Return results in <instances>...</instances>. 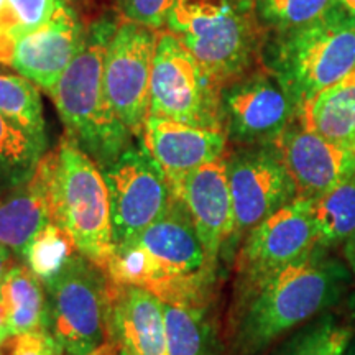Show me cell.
Returning a JSON list of instances; mask_svg holds the SVG:
<instances>
[{"instance_id":"83f0119b","label":"cell","mask_w":355,"mask_h":355,"mask_svg":"<svg viewBox=\"0 0 355 355\" xmlns=\"http://www.w3.org/2000/svg\"><path fill=\"white\" fill-rule=\"evenodd\" d=\"M337 6V0H257L255 12L260 24L286 32L313 24Z\"/></svg>"},{"instance_id":"f546056e","label":"cell","mask_w":355,"mask_h":355,"mask_svg":"<svg viewBox=\"0 0 355 355\" xmlns=\"http://www.w3.org/2000/svg\"><path fill=\"white\" fill-rule=\"evenodd\" d=\"M12 339L10 355H61L46 331L26 332Z\"/></svg>"},{"instance_id":"d6a6232c","label":"cell","mask_w":355,"mask_h":355,"mask_svg":"<svg viewBox=\"0 0 355 355\" xmlns=\"http://www.w3.org/2000/svg\"><path fill=\"white\" fill-rule=\"evenodd\" d=\"M343 318L350 324V327L355 331V290L349 291L343 301Z\"/></svg>"},{"instance_id":"1f68e13d","label":"cell","mask_w":355,"mask_h":355,"mask_svg":"<svg viewBox=\"0 0 355 355\" xmlns=\"http://www.w3.org/2000/svg\"><path fill=\"white\" fill-rule=\"evenodd\" d=\"M343 257L345 265L349 266L350 273H352V277L355 278V230L343 245Z\"/></svg>"},{"instance_id":"74e56055","label":"cell","mask_w":355,"mask_h":355,"mask_svg":"<svg viewBox=\"0 0 355 355\" xmlns=\"http://www.w3.org/2000/svg\"><path fill=\"white\" fill-rule=\"evenodd\" d=\"M64 2H66V3H69L71 7L76 8V7L79 6V3H83V2H84V0H64ZM76 10H78V8H76Z\"/></svg>"},{"instance_id":"d590c367","label":"cell","mask_w":355,"mask_h":355,"mask_svg":"<svg viewBox=\"0 0 355 355\" xmlns=\"http://www.w3.org/2000/svg\"><path fill=\"white\" fill-rule=\"evenodd\" d=\"M337 2H339V6H343L344 8L355 13V0H337Z\"/></svg>"},{"instance_id":"ffe728a7","label":"cell","mask_w":355,"mask_h":355,"mask_svg":"<svg viewBox=\"0 0 355 355\" xmlns=\"http://www.w3.org/2000/svg\"><path fill=\"white\" fill-rule=\"evenodd\" d=\"M0 291L7 308L12 337L44 331L48 311L46 290L42 279L28 266L24 263L13 265L8 270Z\"/></svg>"},{"instance_id":"9c48e42d","label":"cell","mask_w":355,"mask_h":355,"mask_svg":"<svg viewBox=\"0 0 355 355\" xmlns=\"http://www.w3.org/2000/svg\"><path fill=\"white\" fill-rule=\"evenodd\" d=\"M102 175L109 193L114 248L144 232L175 199L165 173L144 144L132 145Z\"/></svg>"},{"instance_id":"e575fe53","label":"cell","mask_w":355,"mask_h":355,"mask_svg":"<svg viewBox=\"0 0 355 355\" xmlns=\"http://www.w3.org/2000/svg\"><path fill=\"white\" fill-rule=\"evenodd\" d=\"M12 259H13V254L10 250H8L7 247H3L2 243H0V286H2L3 279H6L8 270L12 268Z\"/></svg>"},{"instance_id":"277c9868","label":"cell","mask_w":355,"mask_h":355,"mask_svg":"<svg viewBox=\"0 0 355 355\" xmlns=\"http://www.w3.org/2000/svg\"><path fill=\"white\" fill-rule=\"evenodd\" d=\"M46 290L44 331L61 355H117L112 282L107 272L76 252L43 283Z\"/></svg>"},{"instance_id":"ba28073f","label":"cell","mask_w":355,"mask_h":355,"mask_svg":"<svg viewBox=\"0 0 355 355\" xmlns=\"http://www.w3.org/2000/svg\"><path fill=\"white\" fill-rule=\"evenodd\" d=\"M220 89V84L175 35L166 30L159 32L150 83L148 117L222 128Z\"/></svg>"},{"instance_id":"d4e9b609","label":"cell","mask_w":355,"mask_h":355,"mask_svg":"<svg viewBox=\"0 0 355 355\" xmlns=\"http://www.w3.org/2000/svg\"><path fill=\"white\" fill-rule=\"evenodd\" d=\"M44 153L35 141L0 114V189L26 183Z\"/></svg>"},{"instance_id":"603a6c76","label":"cell","mask_w":355,"mask_h":355,"mask_svg":"<svg viewBox=\"0 0 355 355\" xmlns=\"http://www.w3.org/2000/svg\"><path fill=\"white\" fill-rule=\"evenodd\" d=\"M0 114L48 152L46 123L38 86L20 74L0 71Z\"/></svg>"},{"instance_id":"9a60e30c","label":"cell","mask_w":355,"mask_h":355,"mask_svg":"<svg viewBox=\"0 0 355 355\" xmlns=\"http://www.w3.org/2000/svg\"><path fill=\"white\" fill-rule=\"evenodd\" d=\"M84 33L79 12L63 2L43 26L13 42L7 66L50 92L78 55Z\"/></svg>"},{"instance_id":"e0dca14e","label":"cell","mask_w":355,"mask_h":355,"mask_svg":"<svg viewBox=\"0 0 355 355\" xmlns=\"http://www.w3.org/2000/svg\"><path fill=\"white\" fill-rule=\"evenodd\" d=\"M140 141L165 173L171 191H175L191 171L224 157L229 140L222 128L148 117Z\"/></svg>"},{"instance_id":"3957f363","label":"cell","mask_w":355,"mask_h":355,"mask_svg":"<svg viewBox=\"0 0 355 355\" xmlns=\"http://www.w3.org/2000/svg\"><path fill=\"white\" fill-rule=\"evenodd\" d=\"M121 15H104L86 26L78 55L50 94L73 141L102 170L137 140L110 104L104 87V58Z\"/></svg>"},{"instance_id":"cb8c5ba5","label":"cell","mask_w":355,"mask_h":355,"mask_svg":"<svg viewBox=\"0 0 355 355\" xmlns=\"http://www.w3.org/2000/svg\"><path fill=\"white\" fill-rule=\"evenodd\" d=\"M355 331L337 311H327L291 332L272 355H344Z\"/></svg>"},{"instance_id":"ab89813d","label":"cell","mask_w":355,"mask_h":355,"mask_svg":"<svg viewBox=\"0 0 355 355\" xmlns=\"http://www.w3.org/2000/svg\"><path fill=\"white\" fill-rule=\"evenodd\" d=\"M3 6H6V0H0V12H2Z\"/></svg>"},{"instance_id":"8d00e7d4","label":"cell","mask_w":355,"mask_h":355,"mask_svg":"<svg viewBox=\"0 0 355 355\" xmlns=\"http://www.w3.org/2000/svg\"><path fill=\"white\" fill-rule=\"evenodd\" d=\"M344 355H355V337L352 339V343H350L349 349L345 350V354H344Z\"/></svg>"},{"instance_id":"7402d4cb","label":"cell","mask_w":355,"mask_h":355,"mask_svg":"<svg viewBox=\"0 0 355 355\" xmlns=\"http://www.w3.org/2000/svg\"><path fill=\"white\" fill-rule=\"evenodd\" d=\"M309 211L318 248L331 252L344 245L355 230V176L309 199Z\"/></svg>"},{"instance_id":"30bf717a","label":"cell","mask_w":355,"mask_h":355,"mask_svg":"<svg viewBox=\"0 0 355 355\" xmlns=\"http://www.w3.org/2000/svg\"><path fill=\"white\" fill-rule=\"evenodd\" d=\"M298 105L272 71H248L220 89V121L239 146L272 145L296 121Z\"/></svg>"},{"instance_id":"4dcf8cb0","label":"cell","mask_w":355,"mask_h":355,"mask_svg":"<svg viewBox=\"0 0 355 355\" xmlns=\"http://www.w3.org/2000/svg\"><path fill=\"white\" fill-rule=\"evenodd\" d=\"M319 94H321V92H319ZM322 94L332 97V99L339 102H344V104H347L349 107H352L355 110V68L350 71L349 74H345L340 81L332 84L331 87L324 89Z\"/></svg>"},{"instance_id":"52a82bcc","label":"cell","mask_w":355,"mask_h":355,"mask_svg":"<svg viewBox=\"0 0 355 355\" xmlns=\"http://www.w3.org/2000/svg\"><path fill=\"white\" fill-rule=\"evenodd\" d=\"M355 68V13L337 6L313 24L278 32L268 71L304 105Z\"/></svg>"},{"instance_id":"4fadbf2b","label":"cell","mask_w":355,"mask_h":355,"mask_svg":"<svg viewBox=\"0 0 355 355\" xmlns=\"http://www.w3.org/2000/svg\"><path fill=\"white\" fill-rule=\"evenodd\" d=\"M309 199L295 198L243 237L235 259V282L277 272L316 250Z\"/></svg>"},{"instance_id":"7c38bea8","label":"cell","mask_w":355,"mask_h":355,"mask_svg":"<svg viewBox=\"0 0 355 355\" xmlns=\"http://www.w3.org/2000/svg\"><path fill=\"white\" fill-rule=\"evenodd\" d=\"M237 237L296 198V188L273 145L239 146L225 157Z\"/></svg>"},{"instance_id":"7a4b0ae2","label":"cell","mask_w":355,"mask_h":355,"mask_svg":"<svg viewBox=\"0 0 355 355\" xmlns=\"http://www.w3.org/2000/svg\"><path fill=\"white\" fill-rule=\"evenodd\" d=\"M105 272L114 283L140 286L175 304H209L217 279V268L178 198L133 241L114 248Z\"/></svg>"},{"instance_id":"5bb4252c","label":"cell","mask_w":355,"mask_h":355,"mask_svg":"<svg viewBox=\"0 0 355 355\" xmlns=\"http://www.w3.org/2000/svg\"><path fill=\"white\" fill-rule=\"evenodd\" d=\"M173 196L184 204L207 259L219 270L220 259L239 239L225 155L186 175Z\"/></svg>"},{"instance_id":"f35d334b","label":"cell","mask_w":355,"mask_h":355,"mask_svg":"<svg viewBox=\"0 0 355 355\" xmlns=\"http://www.w3.org/2000/svg\"><path fill=\"white\" fill-rule=\"evenodd\" d=\"M117 355H132V354H128L125 349H121V350H119V354H117Z\"/></svg>"},{"instance_id":"ac0fdd59","label":"cell","mask_w":355,"mask_h":355,"mask_svg":"<svg viewBox=\"0 0 355 355\" xmlns=\"http://www.w3.org/2000/svg\"><path fill=\"white\" fill-rule=\"evenodd\" d=\"M112 316L121 349L132 355H166L165 309L157 295L112 282Z\"/></svg>"},{"instance_id":"2e32d148","label":"cell","mask_w":355,"mask_h":355,"mask_svg":"<svg viewBox=\"0 0 355 355\" xmlns=\"http://www.w3.org/2000/svg\"><path fill=\"white\" fill-rule=\"evenodd\" d=\"M272 145L295 183L296 198L314 199L355 176V150L306 130L298 121Z\"/></svg>"},{"instance_id":"d6986e66","label":"cell","mask_w":355,"mask_h":355,"mask_svg":"<svg viewBox=\"0 0 355 355\" xmlns=\"http://www.w3.org/2000/svg\"><path fill=\"white\" fill-rule=\"evenodd\" d=\"M48 224H51L48 183L40 162L26 183L6 191L0 198V243L24 260L26 248Z\"/></svg>"},{"instance_id":"f1b7e54d","label":"cell","mask_w":355,"mask_h":355,"mask_svg":"<svg viewBox=\"0 0 355 355\" xmlns=\"http://www.w3.org/2000/svg\"><path fill=\"white\" fill-rule=\"evenodd\" d=\"M175 0H115L122 20L133 21L153 30H163Z\"/></svg>"},{"instance_id":"5b68a950","label":"cell","mask_w":355,"mask_h":355,"mask_svg":"<svg viewBox=\"0 0 355 355\" xmlns=\"http://www.w3.org/2000/svg\"><path fill=\"white\" fill-rule=\"evenodd\" d=\"M165 28L220 87L247 74L261 48L252 0H175Z\"/></svg>"},{"instance_id":"6da1fadb","label":"cell","mask_w":355,"mask_h":355,"mask_svg":"<svg viewBox=\"0 0 355 355\" xmlns=\"http://www.w3.org/2000/svg\"><path fill=\"white\" fill-rule=\"evenodd\" d=\"M352 282L345 261L321 248L265 277L235 282L229 355H263L282 337L336 309Z\"/></svg>"},{"instance_id":"44dd1931","label":"cell","mask_w":355,"mask_h":355,"mask_svg":"<svg viewBox=\"0 0 355 355\" xmlns=\"http://www.w3.org/2000/svg\"><path fill=\"white\" fill-rule=\"evenodd\" d=\"M166 322V355H220L209 304L163 303Z\"/></svg>"},{"instance_id":"836d02e7","label":"cell","mask_w":355,"mask_h":355,"mask_svg":"<svg viewBox=\"0 0 355 355\" xmlns=\"http://www.w3.org/2000/svg\"><path fill=\"white\" fill-rule=\"evenodd\" d=\"M8 339H12V334H10V329H8L7 308H6V303H3L2 291H0V345Z\"/></svg>"},{"instance_id":"60d3db41","label":"cell","mask_w":355,"mask_h":355,"mask_svg":"<svg viewBox=\"0 0 355 355\" xmlns=\"http://www.w3.org/2000/svg\"><path fill=\"white\" fill-rule=\"evenodd\" d=\"M252 2H257V0H252Z\"/></svg>"},{"instance_id":"8992f818","label":"cell","mask_w":355,"mask_h":355,"mask_svg":"<svg viewBox=\"0 0 355 355\" xmlns=\"http://www.w3.org/2000/svg\"><path fill=\"white\" fill-rule=\"evenodd\" d=\"M42 163L51 222L69 235L79 254L105 270L114 241L109 193L101 168L66 137Z\"/></svg>"},{"instance_id":"8fae6325","label":"cell","mask_w":355,"mask_h":355,"mask_svg":"<svg viewBox=\"0 0 355 355\" xmlns=\"http://www.w3.org/2000/svg\"><path fill=\"white\" fill-rule=\"evenodd\" d=\"M159 32L121 19L104 58L105 94L139 141L148 119L150 83Z\"/></svg>"},{"instance_id":"4316f807","label":"cell","mask_w":355,"mask_h":355,"mask_svg":"<svg viewBox=\"0 0 355 355\" xmlns=\"http://www.w3.org/2000/svg\"><path fill=\"white\" fill-rule=\"evenodd\" d=\"M76 252L78 248L69 235L51 222L26 248L24 261L44 283L55 277Z\"/></svg>"},{"instance_id":"484cf974","label":"cell","mask_w":355,"mask_h":355,"mask_svg":"<svg viewBox=\"0 0 355 355\" xmlns=\"http://www.w3.org/2000/svg\"><path fill=\"white\" fill-rule=\"evenodd\" d=\"M64 0H6L0 12V63L8 64L13 42L55 15Z\"/></svg>"}]
</instances>
